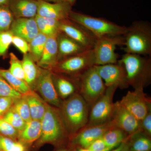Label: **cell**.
<instances>
[{"instance_id": "cell-19", "label": "cell", "mask_w": 151, "mask_h": 151, "mask_svg": "<svg viewBox=\"0 0 151 151\" xmlns=\"http://www.w3.org/2000/svg\"><path fill=\"white\" fill-rule=\"evenodd\" d=\"M58 60L79 54L86 50L84 46L63 33L60 32L57 37Z\"/></svg>"}, {"instance_id": "cell-42", "label": "cell", "mask_w": 151, "mask_h": 151, "mask_svg": "<svg viewBox=\"0 0 151 151\" xmlns=\"http://www.w3.org/2000/svg\"><path fill=\"white\" fill-rule=\"evenodd\" d=\"M128 137L126 140L121 143L119 146L116 147V149H113L108 151H130L129 146L128 142Z\"/></svg>"}, {"instance_id": "cell-33", "label": "cell", "mask_w": 151, "mask_h": 151, "mask_svg": "<svg viewBox=\"0 0 151 151\" xmlns=\"http://www.w3.org/2000/svg\"><path fill=\"white\" fill-rule=\"evenodd\" d=\"M9 71L17 78L24 81V73L22 60L12 52L9 53Z\"/></svg>"}, {"instance_id": "cell-39", "label": "cell", "mask_w": 151, "mask_h": 151, "mask_svg": "<svg viewBox=\"0 0 151 151\" xmlns=\"http://www.w3.org/2000/svg\"><path fill=\"white\" fill-rule=\"evenodd\" d=\"M14 100L11 97H0V118L10 110Z\"/></svg>"}, {"instance_id": "cell-25", "label": "cell", "mask_w": 151, "mask_h": 151, "mask_svg": "<svg viewBox=\"0 0 151 151\" xmlns=\"http://www.w3.org/2000/svg\"><path fill=\"white\" fill-rule=\"evenodd\" d=\"M35 20L40 33L48 37H57L59 33L60 21L41 17L37 14Z\"/></svg>"}, {"instance_id": "cell-11", "label": "cell", "mask_w": 151, "mask_h": 151, "mask_svg": "<svg viewBox=\"0 0 151 151\" xmlns=\"http://www.w3.org/2000/svg\"><path fill=\"white\" fill-rule=\"evenodd\" d=\"M115 126L112 120L100 125H86L70 138L67 147H78L87 149L94 141L102 137L106 131Z\"/></svg>"}, {"instance_id": "cell-1", "label": "cell", "mask_w": 151, "mask_h": 151, "mask_svg": "<svg viewBox=\"0 0 151 151\" xmlns=\"http://www.w3.org/2000/svg\"><path fill=\"white\" fill-rule=\"evenodd\" d=\"M41 124V132L40 137L35 142V148L46 144H52L58 148L67 147L70 137L63 122L58 108L47 103Z\"/></svg>"}, {"instance_id": "cell-40", "label": "cell", "mask_w": 151, "mask_h": 151, "mask_svg": "<svg viewBox=\"0 0 151 151\" xmlns=\"http://www.w3.org/2000/svg\"><path fill=\"white\" fill-rule=\"evenodd\" d=\"M12 44L14 45L23 54L28 53L29 51V43L24 39L13 36Z\"/></svg>"}, {"instance_id": "cell-30", "label": "cell", "mask_w": 151, "mask_h": 151, "mask_svg": "<svg viewBox=\"0 0 151 151\" xmlns=\"http://www.w3.org/2000/svg\"><path fill=\"white\" fill-rule=\"evenodd\" d=\"M11 109L17 112L26 122L31 120L28 104L25 95L15 99Z\"/></svg>"}, {"instance_id": "cell-44", "label": "cell", "mask_w": 151, "mask_h": 151, "mask_svg": "<svg viewBox=\"0 0 151 151\" xmlns=\"http://www.w3.org/2000/svg\"><path fill=\"white\" fill-rule=\"evenodd\" d=\"M11 0H0V5L8 6Z\"/></svg>"}, {"instance_id": "cell-28", "label": "cell", "mask_w": 151, "mask_h": 151, "mask_svg": "<svg viewBox=\"0 0 151 151\" xmlns=\"http://www.w3.org/2000/svg\"><path fill=\"white\" fill-rule=\"evenodd\" d=\"M0 75L5 79L14 89L22 95H27L33 91L25 81L17 78L8 70L0 68Z\"/></svg>"}, {"instance_id": "cell-26", "label": "cell", "mask_w": 151, "mask_h": 151, "mask_svg": "<svg viewBox=\"0 0 151 151\" xmlns=\"http://www.w3.org/2000/svg\"><path fill=\"white\" fill-rule=\"evenodd\" d=\"M130 151H151V137L139 131L129 136Z\"/></svg>"}, {"instance_id": "cell-15", "label": "cell", "mask_w": 151, "mask_h": 151, "mask_svg": "<svg viewBox=\"0 0 151 151\" xmlns=\"http://www.w3.org/2000/svg\"><path fill=\"white\" fill-rule=\"evenodd\" d=\"M111 120L116 127L122 129L129 136L140 131V121L119 101L113 103Z\"/></svg>"}, {"instance_id": "cell-36", "label": "cell", "mask_w": 151, "mask_h": 151, "mask_svg": "<svg viewBox=\"0 0 151 151\" xmlns=\"http://www.w3.org/2000/svg\"><path fill=\"white\" fill-rule=\"evenodd\" d=\"M19 132L10 124L0 118V134L17 141Z\"/></svg>"}, {"instance_id": "cell-32", "label": "cell", "mask_w": 151, "mask_h": 151, "mask_svg": "<svg viewBox=\"0 0 151 151\" xmlns=\"http://www.w3.org/2000/svg\"><path fill=\"white\" fill-rule=\"evenodd\" d=\"M14 19L8 6L0 5V33L9 31Z\"/></svg>"}, {"instance_id": "cell-6", "label": "cell", "mask_w": 151, "mask_h": 151, "mask_svg": "<svg viewBox=\"0 0 151 151\" xmlns=\"http://www.w3.org/2000/svg\"><path fill=\"white\" fill-rule=\"evenodd\" d=\"M94 65L96 64L94 50H89L59 60L51 71L77 79Z\"/></svg>"}, {"instance_id": "cell-8", "label": "cell", "mask_w": 151, "mask_h": 151, "mask_svg": "<svg viewBox=\"0 0 151 151\" xmlns=\"http://www.w3.org/2000/svg\"><path fill=\"white\" fill-rule=\"evenodd\" d=\"M124 35H108L97 38L93 49L97 65L114 64L118 63L117 46L124 45Z\"/></svg>"}, {"instance_id": "cell-38", "label": "cell", "mask_w": 151, "mask_h": 151, "mask_svg": "<svg viewBox=\"0 0 151 151\" xmlns=\"http://www.w3.org/2000/svg\"><path fill=\"white\" fill-rule=\"evenodd\" d=\"M140 131L151 137V109H150L145 117L140 121Z\"/></svg>"}, {"instance_id": "cell-12", "label": "cell", "mask_w": 151, "mask_h": 151, "mask_svg": "<svg viewBox=\"0 0 151 151\" xmlns=\"http://www.w3.org/2000/svg\"><path fill=\"white\" fill-rule=\"evenodd\" d=\"M119 101L139 121L142 120L151 109V99L147 97L143 89L129 91Z\"/></svg>"}, {"instance_id": "cell-20", "label": "cell", "mask_w": 151, "mask_h": 151, "mask_svg": "<svg viewBox=\"0 0 151 151\" xmlns=\"http://www.w3.org/2000/svg\"><path fill=\"white\" fill-rule=\"evenodd\" d=\"M8 6L14 18H35L37 14V0H11Z\"/></svg>"}, {"instance_id": "cell-9", "label": "cell", "mask_w": 151, "mask_h": 151, "mask_svg": "<svg viewBox=\"0 0 151 151\" xmlns=\"http://www.w3.org/2000/svg\"><path fill=\"white\" fill-rule=\"evenodd\" d=\"M118 88L116 86L107 87L103 96L90 108L87 125H100L111 121L113 96Z\"/></svg>"}, {"instance_id": "cell-29", "label": "cell", "mask_w": 151, "mask_h": 151, "mask_svg": "<svg viewBox=\"0 0 151 151\" xmlns=\"http://www.w3.org/2000/svg\"><path fill=\"white\" fill-rule=\"evenodd\" d=\"M47 37L39 33L29 43V53L34 61L37 64L42 55Z\"/></svg>"}, {"instance_id": "cell-46", "label": "cell", "mask_w": 151, "mask_h": 151, "mask_svg": "<svg viewBox=\"0 0 151 151\" xmlns=\"http://www.w3.org/2000/svg\"><path fill=\"white\" fill-rule=\"evenodd\" d=\"M55 151H73L71 149L68 147L60 148L57 150Z\"/></svg>"}, {"instance_id": "cell-49", "label": "cell", "mask_w": 151, "mask_h": 151, "mask_svg": "<svg viewBox=\"0 0 151 151\" xmlns=\"http://www.w3.org/2000/svg\"></svg>"}, {"instance_id": "cell-47", "label": "cell", "mask_w": 151, "mask_h": 151, "mask_svg": "<svg viewBox=\"0 0 151 151\" xmlns=\"http://www.w3.org/2000/svg\"><path fill=\"white\" fill-rule=\"evenodd\" d=\"M65 1L69 3L71 6H73L75 4L76 0H64Z\"/></svg>"}, {"instance_id": "cell-41", "label": "cell", "mask_w": 151, "mask_h": 151, "mask_svg": "<svg viewBox=\"0 0 151 151\" xmlns=\"http://www.w3.org/2000/svg\"><path fill=\"white\" fill-rule=\"evenodd\" d=\"M87 149L92 151H108L111 150L106 145L102 137L94 141Z\"/></svg>"}, {"instance_id": "cell-37", "label": "cell", "mask_w": 151, "mask_h": 151, "mask_svg": "<svg viewBox=\"0 0 151 151\" xmlns=\"http://www.w3.org/2000/svg\"><path fill=\"white\" fill-rule=\"evenodd\" d=\"M13 35L10 31L0 33V57L6 55Z\"/></svg>"}, {"instance_id": "cell-23", "label": "cell", "mask_w": 151, "mask_h": 151, "mask_svg": "<svg viewBox=\"0 0 151 151\" xmlns=\"http://www.w3.org/2000/svg\"><path fill=\"white\" fill-rule=\"evenodd\" d=\"M25 96L28 104L31 119L41 121L46 111L47 103L34 91Z\"/></svg>"}, {"instance_id": "cell-31", "label": "cell", "mask_w": 151, "mask_h": 151, "mask_svg": "<svg viewBox=\"0 0 151 151\" xmlns=\"http://www.w3.org/2000/svg\"><path fill=\"white\" fill-rule=\"evenodd\" d=\"M0 148L3 151H27V147L19 141L0 134Z\"/></svg>"}, {"instance_id": "cell-45", "label": "cell", "mask_w": 151, "mask_h": 151, "mask_svg": "<svg viewBox=\"0 0 151 151\" xmlns=\"http://www.w3.org/2000/svg\"><path fill=\"white\" fill-rule=\"evenodd\" d=\"M42 1H45L48 2L50 3L60 2L65 1L64 0H42Z\"/></svg>"}, {"instance_id": "cell-18", "label": "cell", "mask_w": 151, "mask_h": 151, "mask_svg": "<svg viewBox=\"0 0 151 151\" xmlns=\"http://www.w3.org/2000/svg\"><path fill=\"white\" fill-rule=\"evenodd\" d=\"M52 78L56 92L60 99L65 100L76 93H79L78 79L52 71Z\"/></svg>"}, {"instance_id": "cell-22", "label": "cell", "mask_w": 151, "mask_h": 151, "mask_svg": "<svg viewBox=\"0 0 151 151\" xmlns=\"http://www.w3.org/2000/svg\"><path fill=\"white\" fill-rule=\"evenodd\" d=\"M41 132V121L31 119L27 122L24 128L19 132L17 141L27 147L38 139Z\"/></svg>"}, {"instance_id": "cell-34", "label": "cell", "mask_w": 151, "mask_h": 151, "mask_svg": "<svg viewBox=\"0 0 151 151\" xmlns=\"http://www.w3.org/2000/svg\"><path fill=\"white\" fill-rule=\"evenodd\" d=\"M2 119L19 132L23 130L27 123L17 112L11 108L3 116Z\"/></svg>"}, {"instance_id": "cell-2", "label": "cell", "mask_w": 151, "mask_h": 151, "mask_svg": "<svg viewBox=\"0 0 151 151\" xmlns=\"http://www.w3.org/2000/svg\"><path fill=\"white\" fill-rule=\"evenodd\" d=\"M58 109L70 138L87 125L90 109L79 93L63 100Z\"/></svg>"}, {"instance_id": "cell-17", "label": "cell", "mask_w": 151, "mask_h": 151, "mask_svg": "<svg viewBox=\"0 0 151 151\" xmlns=\"http://www.w3.org/2000/svg\"><path fill=\"white\" fill-rule=\"evenodd\" d=\"M13 36L29 42L39 33L35 18H14L9 29Z\"/></svg>"}, {"instance_id": "cell-21", "label": "cell", "mask_w": 151, "mask_h": 151, "mask_svg": "<svg viewBox=\"0 0 151 151\" xmlns=\"http://www.w3.org/2000/svg\"><path fill=\"white\" fill-rule=\"evenodd\" d=\"M58 61L57 37H47L43 53L37 65L41 68L51 70Z\"/></svg>"}, {"instance_id": "cell-48", "label": "cell", "mask_w": 151, "mask_h": 151, "mask_svg": "<svg viewBox=\"0 0 151 151\" xmlns=\"http://www.w3.org/2000/svg\"><path fill=\"white\" fill-rule=\"evenodd\" d=\"M0 151H2L1 150V148H0Z\"/></svg>"}, {"instance_id": "cell-10", "label": "cell", "mask_w": 151, "mask_h": 151, "mask_svg": "<svg viewBox=\"0 0 151 151\" xmlns=\"http://www.w3.org/2000/svg\"><path fill=\"white\" fill-rule=\"evenodd\" d=\"M33 90L49 105L59 108L63 101L56 92L50 70L40 67L37 79Z\"/></svg>"}, {"instance_id": "cell-24", "label": "cell", "mask_w": 151, "mask_h": 151, "mask_svg": "<svg viewBox=\"0 0 151 151\" xmlns=\"http://www.w3.org/2000/svg\"><path fill=\"white\" fill-rule=\"evenodd\" d=\"M22 61L24 73V81L33 90L40 67L34 61L29 53L24 54Z\"/></svg>"}, {"instance_id": "cell-5", "label": "cell", "mask_w": 151, "mask_h": 151, "mask_svg": "<svg viewBox=\"0 0 151 151\" xmlns=\"http://www.w3.org/2000/svg\"><path fill=\"white\" fill-rule=\"evenodd\" d=\"M68 19L86 28L97 38L108 35H124L127 27L103 18L95 17L71 11Z\"/></svg>"}, {"instance_id": "cell-14", "label": "cell", "mask_w": 151, "mask_h": 151, "mask_svg": "<svg viewBox=\"0 0 151 151\" xmlns=\"http://www.w3.org/2000/svg\"><path fill=\"white\" fill-rule=\"evenodd\" d=\"M97 70L106 87L116 86L122 89L129 87L124 65L120 62L97 65Z\"/></svg>"}, {"instance_id": "cell-3", "label": "cell", "mask_w": 151, "mask_h": 151, "mask_svg": "<svg viewBox=\"0 0 151 151\" xmlns=\"http://www.w3.org/2000/svg\"><path fill=\"white\" fill-rule=\"evenodd\" d=\"M118 62L124 65L129 86L144 89L151 84V56L126 53Z\"/></svg>"}, {"instance_id": "cell-16", "label": "cell", "mask_w": 151, "mask_h": 151, "mask_svg": "<svg viewBox=\"0 0 151 151\" xmlns=\"http://www.w3.org/2000/svg\"><path fill=\"white\" fill-rule=\"evenodd\" d=\"M37 14L41 17L63 20L68 19L72 11V6L63 1L57 3H50L37 0Z\"/></svg>"}, {"instance_id": "cell-35", "label": "cell", "mask_w": 151, "mask_h": 151, "mask_svg": "<svg viewBox=\"0 0 151 151\" xmlns=\"http://www.w3.org/2000/svg\"><path fill=\"white\" fill-rule=\"evenodd\" d=\"M22 95L14 89L0 75V97H9L16 99Z\"/></svg>"}, {"instance_id": "cell-27", "label": "cell", "mask_w": 151, "mask_h": 151, "mask_svg": "<svg viewBox=\"0 0 151 151\" xmlns=\"http://www.w3.org/2000/svg\"><path fill=\"white\" fill-rule=\"evenodd\" d=\"M129 136L122 129L115 126L106 131L102 138L107 147L112 150L126 140Z\"/></svg>"}, {"instance_id": "cell-7", "label": "cell", "mask_w": 151, "mask_h": 151, "mask_svg": "<svg viewBox=\"0 0 151 151\" xmlns=\"http://www.w3.org/2000/svg\"><path fill=\"white\" fill-rule=\"evenodd\" d=\"M78 79L79 93L90 109L93 104L103 96L107 87L99 74L97 65L89 68Z\"/></svg>"}, {"instance_id": "cell-4", "label": "cell", "mask_w": 151, "mask_h": 151, "mask_svg": "<svg viewBox=\"0 0 151 151\" xmlns=\"http://www.w3.org/2000/svg\"><path fill=\"white\" fill-rule=\"evenodd\" d=\"M123 49L127 53L151 55V26L149 22L140 21L127 27L124 35Z\"/></svg>"}, {"instance_id": "cell-13", "label": "cell", "mask_w": 151, "mask_h": 151, "mask_svg": "<svg viewBox=\"0 0 151 151\" xmlns=\"http://www.w3.org/2000/svg\"><path fill=\"white\" fill-rule=\"evenodd\" d=\"M60 32L80 44L86 49L94 48L97 38L81 24L69 19L60 21Z\"/></svg>"}, {"instance_id": "cell-43", "label": "cell", "mask_w": 151, "mask_h": 151, "mask_svg": "<svg viewBox=\"0 0 151 151\" xmlns=\"http://www.w3.org/2000/svg\"><path fill=\"white\" fill-rule=\"evenodd\" d=\"M72 150L73 151H92L90 150L89 149L84 148L78 147H68Z\"/></svg>"}]
</instances>
